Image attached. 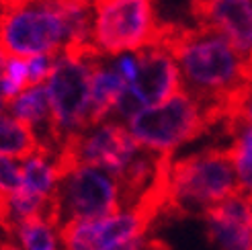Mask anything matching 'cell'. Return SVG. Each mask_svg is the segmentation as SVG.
<instances>
[{"label":"cell","mask_w":252,"mask_h":250,"mask_svg":"<svg viewBox=\"0 0 252 250\" xmlns=\"http://www.w3.org/2000/svg\"><path fill=\"white\" fill-rule=\"evenodd\" d=\"M223 129L230 137L225 150L238 179V191L252 201V127L240 119L228 117L223 119Z\"/></svg>","instance_id":"obj_15"},{"label":"cell","mask_w":252,"mask_h":250,"mask_svg":"<svg viewBox=\"0 0 252 250\" xmlns=\"http://www.w3.org/2000/svg\"><path fill=\"white\" fill-rule=\"evenodd\" d=\"M0 109H2V107H0Z\"/></svg>","instance_id":"obj_28"},{"label":"cell","mask_w":252,"mask_h":250,"mask_svg":"<svg viewBox=\"0 0 252 250\" xmlns=\"http://www.w3.org/2000/svg\"><path fill=\"white\" fill-rule=\"evenodd\" d=\"M140 60V76L133 84L125 86L119 103L113 111V119L121 123H127L142 109L158 105L183 91L181 72L172 56V49L164 41V35L154 45L142 49Z\"/></svg>","instance_id":"obj_8"},{"label":"cell","mask_w":252,"mask_h":250,"mask_svg":"<svg viewBox=\"0 0 252 250\" xmlns=\"http://www.w3.org/2000/svg\"><path fill=\"white\" fill-rule=\"evenodd\" d=\"M35 150H39V140L37 135L12 117L6 107L0 109V156L23 160Z\"/></svg>","instance_id":"obj_18"},{"label":"cell","mask_w":252,"mask_h":250,"mask_svg":"<svg viewBox=\"0 0 252 250\" xmlns=\"http://www.w3.org/2000/svg\"><path fill=\"white\" fill-rule=\"evenodd\" d=\"M146 248V236H140V238H131L127 242H121V244H115L107 250H144Z\"/></svg>","instance_id":"obj_24"},{"label":"cell","mask_w":252,"mask_h":250,"mask_svg":"<svg viewBox=\"0 0 252 250\" xmlns=\"http://www.w3.org/2000/svg\"><path fill=\"white\" fill-rule=\"evenodd\" d=\"M142 148L129 135L127 125L117 119L93 121L64 146V158L80 164L96 166L123 179Z\"/></svg>","instance_id":"obj_9"},{"label":"cell","mask_w":252,"mask_h":250,"mask_svg":"<svg viewBox=\"0 0 252 250\" xmlns=\"http://www.w3.org/2000/svg\"><path fill=\"white\" fill-rule=\"evenodd\" d=\"M19 250H64L54 216H39L12 228Z\"/></svg>","instance_id":"obj_17"},{"label":"cell","mask_w":252,"mask_h":250,"mask_svg":"<svg viewBox=\"0 0 252 250\" xmlns=\"http://www.w3.org/2000/svg\"><path fill=\"white\" fill-rule=\"evenodd\" d=\"M123 205H127V193L121 179L96 166L72 160L64 162V172L52 209L58 226L107 218Z\"/></svg>","instance_id":"obj_7"},{"label":"cell","mask_w":252,"mask_h":250,"mask_svg":"<svg viewBox=\"0 0 252 250\" xmlns=\"http://www.w3.org/2000/svg\"><path fill=\"white\" fill-rule=\"evenodd\" d=\"M240 193L225 148H205L170 158L164 174V201L183 214H201Z\"/></svg>","instance_id":"obj_3"},{"label":"cell","mask_w":252,"mask_h":250,"mask_svg":"<svg viewBox=\"0 0 252 250\" xmlns=\"http://www.w3.org/2000/svg\"><path fill=\"white\" fill-rule=\"evenodd\" d=\"M164 41L179 66L183 91L203 103L221 123L252 84L246 60L225 37L205 27L174 29L164 25Z\"/></svg>","instance_id":"obj_1"},{"label":"cell","mask_w":252,"mask_h":250,"mask_svg":"<svg viewBox=\"0 0 252 250\" xmlns=\"http://www.w3.org/2000/svg\"><path fill=\"white\" fill-rule=\"evenodd\" d=\"M150 205H123L100 219H80L60 226L64 250H107L115 244L146 236Z\"/></svg>","instance_id":"obj_10"},{"label":"cell","mask_w":252,"mask_h":250,"mask_svg":"<svg viewBox=\"0 0 252 250\" xmlns=\"http://www.w3.org/2000/svg\"><path fill=\"white\" fill-rule=\"evenodd\" d=\"M93 2L0 0V47L12 58L60 56L88 49Z\"/></svg>","instance_id":"obj_2"},{"label":"cell","mask_w":252,"mask_h":250,"mask_svg":"<svg viewBox=\"0 0 252 250\" xmlns=\"http://www.w3.org/2000/svg\"><path fill=\"white\" fill-rule=\"evenodd\" d=\"M64 152L43 148L35 150L33 154L21 160V191L39 199L54 209V199L58 195L62 172H64Z\"/></svg>","instance_id":"obj_14"},{"label":"cell","mask_w":252,"mask_h":250,"mask_svg":"<svg viewBox=\"0 0 252 250\" xmlns=\"http://www.w3.org/2000/svg\"><path fill=\"white\" fill-rule=\"evenodd\" d=\"M164 35L154 0H94L88 52L111 58L123 52H142Z\"/></svg>","instance_id":"obj_5"},{"label":"cell","mask_w":252,"mask_h":250,"mask_svg":"<svg viewBox=\"0 0 252 250\" xmlns=\"http://www.w3.org/2000/svg\"><path fill=\"white\" fill-rule=\"evenodd\" d=\"M6 54L2 52V47H0V82H2V70H4V64H6ZM0 107H4V103H2V96H0Z\"/></svg>","instance_id":"obj_25"},{"label":"cell","mask_w":252,"mask_h":250,"mask_svg":"<svg viewBox=\"0 0 252 250\" xmlns=\"http://www.w3.org/2000/svg\"><path fill=\"white\" fill-rule=\"evenodd\" d=\"M246 74H248V80L252 82V54H250L248 60H246Z\"/></svg>","instance_id":"obj_26"},{"label":"cell","mask_w":252,"mask_h":250,"mask_svg":"<svg viewBox=\"0 0 252 250\" xmlns=\"http://www.w3.org/2000/svg\"><path fill=\"white\" fill-rule=\"evenodd\" d=\"M21 160L0 156V201L21 189Z\"/></svg>","instance_id":"obj_21"},{"label":"cell","mask_w":252,"mask_h":250,"mask_svg":"<svg viewBox=\"0 0 252 250\" xmlns=\"http://www.w3.org/2000/svg\"><path fill=\"white\" fill-rule=\"evenodd\" d=\"M96 56L88 49H74L56 56L54 70L43 84L52 105L54 131L62 146L93 123L91 72Z\"/></svg>","instance_id":"obj_6"},{"label":"cell","mask_w":252,"mask_h":250,"mask_svg":"<svg viewBox=\"0 0 252 250\" xmlns=\"http://www.w3.org/2000/svg\"><path fill=\"white\" fill-rule=\"evenodd\" d=\"M228 117L240 119L242 123L248 125V127H252V84L240 94V98L236 101V105H234V109L230 111ZM228 117H225V119H228Z\"/></svg>","instance_id":"obj_23"},{"label":"cell","mask_w":252,"mask_h":250,"mask_svg":"<svg viewBox=\"0 0 252 250\" xmlns=\"http://www.w3.org/2000/svg\"><path fill=\"white\" fill-rule=\"evenodd\" d=\"M4 107L17 121L27 125V127L37 135L39 148L64 152V146L58 142L56 131H54L52 105H49L47 91H45L43 84L27 86V89L23 93H19L15 98H10Z\"/></svg>","instance_id":"obj_13"},{"label":"cell","mask_w":252,"mask_h":250,"mask_svg":"<svg viewBox=\"0 0 252 250\" xmlns=\"http://www.w3.org/2000/svg\"><path fill=\"white\" fill-rule=\"evenodd\" d=\"M213 123L218 121L211 111L181 91L158 105L142 109L125 125L142 150L160 158H172L176 150L197 140Z\"/></svg>","instance_id":"obj_4"},{"label":"cell","mask_w":252,"mask_h":250,"mask_svg":"<svg viewBox=\"0 0 252 250\" xmlns=\"http://www.w3.org/2000/svg\"><path fill=\"white\" fill-rule=\"evenodd\" d=\"M107 64L111 66V70L117 74L121 78V82L125 86H129L137 80L140 76V52H123V54H117V56H111V58H105Z\"/></svg>","instance_id":"obj_20"},{"label":"cell","mask_w":252,"mask_h":250,"mask_svg":"<svg viewBox=\"0 0 252 250\" xmlns=\"http://www.w3.org/2000/svg\"><path fill=\"white\" fill-rule=\"evenodd\" d=\"M80 2H94V0H80Z\"/></svg>","instance_id":"obj_27"},{"label":"cell","mask_w":252,"mask_h":250,"mask_svg":"<svg viewBox=\"0 0 252 250\" xmlns=\"http://www.w3.org/2000/svg\"><path fill=\"white\" fill-rule=\"evenodd\" d=\"M125 91V84L111 70L105 58H96L91 72V111L93 121L113 117L119 98Z\"/></svg>","instance_id":"obj_16"},{"label":"cell","mask_w":252,"mask_h":250,"mask_svg":"<svg viewBox=\"0 0 252 250\" xmlns=\"http://www.w3.org/2000/svg\"><path fill=\"white\" fill-rule=\"evenodd\" d=\"M29 82V72H27V60L25 58H6V64L2 70V82H0V96L2 103L6 105L10 98H15L19 93H23Z\"/></svg>","instance_id":"obj_19"},{"label":"cell","mask_w":252,"mask_h":250,"mask_svg":"<svg viewBox=\"0 0 252 250\" xmlns=\"http://www.w3.org/2000/svg\"><path fill=\"white\" fill-rule=\"evenodd\" d=\"M56 56H33L27 58V72L31 84H45L54 70Z\"/></svg>","instance_id":"obj_22"},{"label":"cell","mask_w":252,"mask_h":250,"mask_svg":"<svg viewBox=\"0 0 252 250\" xmlns=\"http://www.w3.org/2000/svg\"><path fill=\"white\" fill-rule=\"evenodd\" d=\"M199 27L225 37L244 60L252 54V0H193Z\"/></svg>","instance_id":"obj_11"},{"label":"cell","mask_w":252,"mask_h":250,"mask_svg":"<svg viewBox=\"0 0 252 250\" xmlns=\"http://www.w3.org/2000/svg\"><path fill=\"white\" fill-rule=\"evenodd\" d=\"M203 219L218 250H252V201L242 193L207 209Z\"/></svg>","instance_id":"obj_12"}]
</instances>
